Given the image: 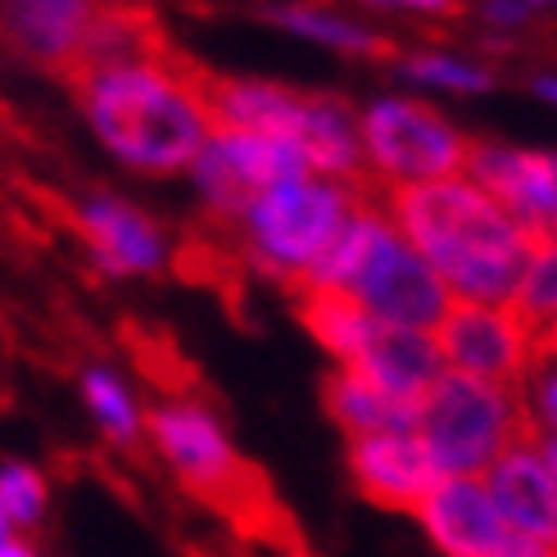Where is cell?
I'll list each match as a JSON object with an SVG mask.
<instances>
[{
	"instance_id": "cell-1",
	"label": "cell",
	"mask_w": 557,
	"mask_h": 557,
	"mask_svg": "<svg viewBox=\"0 0 557 557\" xmlns=\"http://www.w3.org/2000/svg\"><path fill=\"white\" fill-rule=\"evenodd\" d=\"M73 87L96 141L132 173H190L213 136L205 73L173 60L169 50H141L82 69Z\"/></svg>"
},
{
	"instance_id": "cell-2",
	"label": "cell",
	"mask_w": 557,
	"mask_h": 557,
	"mask_svg": "<svg viewBox=\"0 0 557 557\" xmlns=\"http://www.w3.org/2000/svg\"><path fill=\"white\" fill-rule=\"evenodd\" d=\"M381 205L440 276V286L454 295V304L512 299L535 240L467 173L412 190H389Z\"/></svg>"
},
{
	"instance_id": "cell-3",
	"label": "cell",
	"mask_w": 557,
	"mask_h": 557,
	"mask_svg": "<svg viewBox=\"0 0 557 557\" xmlns=\"http://www.w3.org/2000/svg\"><path fill=\"white\" fill-rule=\"evenodd\" d=\"M309 290L345 295L381 326L431 331V336L454 309V295L440 286V276L426 268V259L408 245V236L395 227L385 205L372 200L354 213V222L318 268Z\"/></svg>"
},
{
	"instance_id": "cell-4",
	"label": "cell",
	"mask_w": 557,
	"mask_h": 557,
	"mask_svg": "<svg viewBox=\"0 0 557 557\" xmlns=\"http://www.w3.org/2000/svg\"><path fill=\"white\" fill-rule=\"evenodd\" d=\"M363 195L368 190H354L326 177H299L263 190L240 213V240L249 263L268 272L272 282L304 295L354 222V213L368 205Z\"/></svg>"
},
{
	"instance_id": "cell-5",
	"label": "cell",
	"mask_w": 557,
	"mask_h": 557,
	"mask_svg": "<svg viewBox=\"0 0 557 557\" xmlns=\"http://www.w3.org/2000/svg\"><path fill=\"white\" fill-rule=\"evenodd\" d=\"M531 435L521 389L444 372L417 404V440L444 476H485L512 444Z\"/></svg>"
},
{
	"instance_id": "cell-6",
	"label": "cell",
	"mask_w": 557,
	"mask_h": 557,
	"mask_svg": "<svg viewBox=\"0 0 557 557\" xmlns=\"http://www.w3.org/2000/svg\"><path fill=\"white\" fill-rule=\"evenodd\" d=\"M358 132H363L368 182H376L385 195L467 173L471 136H462L435 104L417 96H376L358 114Z\"/></svg>"
},
{
	"instance_id": "cell-7",
	"label": "cell",
	"mask_w": 557,
	"mask_h": 557,
	"mask_svg": "<svg viewBox=\"0 0 557 557\" xmlns=\"http://www.w3.org/2000/svg\"><path fill=\"white\" fill-rule=\"evenodd\" d=\"M146 435L154 444V454L173 467V476L200 494L205 504L232 512V517H259L268 508L263 481L245 467L236 454L232 435L222 431V422L195 399H169L154 412H146Z\"/></svg>"
},
{
	"instance_id": "cell-8",
	"label": "cell",
	"mask_w": 557,
	"mask_h": 557,
	"mask_svg": "<svg viewBox=\"0 0 557 557\" xmlns=\"http://www.w3.org/2000/svg\"><path fill=\"white\" fill-rule=\"evenodd\" d=\"M313 177L309 159L286 136H259V132H232L213 127L209 146L190 163V182L213 218L240 222V213L259 200L263 190Z\"/></svg>"
},
{
	"instance_id": "cell-9",
	"label": "cell",
	"mask_w": 557,
	"mask_h": 557,
	"mask_svg": "<svg viewBox=\"0 0 557 557\" xmlns=\"http://www.w3.org/2000/svg\"><path fill=\"white\" fill-rule=\"evenodd\" d=\"M435 345L444 372L476 376L490 385L521 389L540 358V336L525 326L508 304H454L440 322Z\"/></svg>"
},
{
	"instance_id": "cell-10",
	"label": "cell",
	"mask_w": 557,
	"mask_h": 557,
	"mask_svg": "<svg viewBox=\"0 0 557 557\" xmlns=\"http://www.w3.org/2000/svg\"><path fill=\"white\" fill-rule=\"evenodd\" d=\"M467 177L531 240H557V150L471 141Z\"/></svg>"
},
{
	"instance_id": "cell-11",
	"label": "cell",
	"mask_w": 557,
	"mask_h": 557,
	"mask_svg": "<svg viewBox=\"0 0 557 557\" xmlns=\"http://www.w3.org/2000/svg\"><path fill=\"white\" fill-rule=\"evenodd\" d=\"M417 521L440 557H504L521 540L498 512L485 476H444Z\"/></svg>"
},
{
	"instance_id": "cell-12",
	"label": "cell",
	"mask_w": 557,
	"mask_h": 557,
	"mask_svg": "<svg viewBox=\"0 0 557 557\" xmlns=\"http://www.w3.org/2000/svg\"><path fill=\"white\" fill-rule=\"evenodd\" d=\"M73 227L104 276H154L169 263L163 227L146 209L119 200V195H87V200H77Z\"/></svg>"
},
{
	"instance_id": "cell-13",
	"label": "cell",
	"mask_w": 557,
	"mask_h": 557,
	"mask_svg": "<svg viewBox=\"0 0 557 557\" xmlns=\"http://www.w3.org/2000/svg\"><path fill=\"white\" fill-rule=\"evenodd\" d=\"M349 476L368 504L417 517L431 490L444 481V471L426 454V444L417 440V431H395V435L349 440Z\"/></svg>"
},
{
	"instance_id": "cell-14",
	"label": "cell",
	"mask_w": 557,
	"mask_h": 557,
	"mask_svg": "<svg viewBox=\"0 0 557 557\" xmlns=\"http://www.w3.org/2000/svg\"><path fill=\"white\" fill-rule=\"evenodd\" d=\"M485 485L494 494L498 512H504V521L521 540L557 553V476L544 467L531 435L512 444V449L485 471Z\"/></svg>"
},
{
	"instance_id": "cell-15",
	"label": "cell",
	"mask_w": 557,
	"mask_h": 557,
	"mask_svg": "<svg viewBox=\"0 0 557 557\" xmlns=\"http://www.w3.org/2000/svg\"><path fill=\"white\" fill-rule=\"evenodd\" d=\"M205 96L213 127L232 132H259V136H286L299 146L304 119H309V96H299L282 82H249V77H209Z\"/></svg>"
},
{
	"instance_id": "cell-16",
	"label": "cell",
	"mask_w": 557,
	"mask_h": 557,
	"mask_svg": "<svg viewBox=\"0 0 557 557\" xmlns=\"http://www.w3.org/2000/svg\"><path fill=\"white\" fill-rule=\"evenodd\" d=\"M345 372L368 376L372 385H381L385 395H395L404 404H422L426 389L444 376V358H440V345L431 331L381 326L368 354L358 358V368H345Z\"/></svg>"
},
{
	"instance_id": "cell-17",
	"label": "cell",
	"mask_w": 557,
	"mask_h": 557,
	"mask_svg": "<svg viewBox=\"0 0 557 557\" xmlns=\"http://www.w3.org/2000/svg\"><path fill=\"white\" fill-rule=\"evenodd\" d=\"M326 412L349 440L417 431V404L385 395L381 385H372L358 372H345V368H336L326 376Z\"/></svg>"
},
{
	"instance_id": "cell-18",
	"label": "cell",
	"mask_w": 557,
	"mask_h": 557,
	"mask_svg": "<svg viewBox=\"0 0 557 557\" xmlns=\"http://www.w3.org/2000/svg\"><path fill=\"white\" fill-rule=\"evenodd\" d=\"M299 318L309 326V336L336 358V368H358V358L376 341L381 322L363 313L354 299L331 295V290H304L299 295Z\"/></svg>"
},
{
	"instance_id": "cell-19",
	"label": "cell",
	"mask_w": 557,
	"mask_h": 557,
	"mask_svg": "<svg viewBox=\"0 0 557 557\" xmlns=\"http://www.w3.org/2000/svg\"><path fill=\"white\" fill-rule=\"evenodd\" d=\"M268 18L304 41L341 50V54H385V37L354 14H336L322 5H282V10H268Z\"/></svg>"
},
{
	"instance_id": "cell-20",
	"label": "cell",
	"mask_w": 557,
	"mask_h": 557,
	"mask_svg": "<svg viewBox=\"0 0 557 557\" xmlns=\"http://www.w3.org/2000/svg\"><path fill=\"white\" fill-rule=\"evenodd\" d=\"M82 399H87V412H91V422L100 426L104 440H114L127 449V444H136L146 435V412H141L132 385L119 372L87 368L82 372Z\"/></svg>"
},
{
	"instance_id": "cell-21",
	"label": "cell",
	"mask_w": 557,
	"mask_h": 557,
	"mask_svg": "<svg viewBox=\"0 0 557 557\" xmlns=\"http://www.w3.org/2000/svg\"><path fill=\"white\" fill-rule=\"evenodd\" d=\"M508 309L544 336V331L557 322V240H535L531 245V259L521 268V282L508 299Z\"/></svg>"
},
{
	"instance_id": "cell-22",
	"label": "cell",
	"mask_w": 557,
	"mask_h": 557,
	"mask_svg": "<svg viewBox=\"0 0 557 557\" xmlns=\"http://www.w3.org/2000/svg\"><path fill=\"white\" fill-rule=\"evenodd\" d=\"M399 73L412 87H435V91H454V96H481L494 87V73L476 60H467L458 50H417L399 60Z\"/></svg>"
},
{
	"instance_id": "cell-23",
	"label": "cell",
	"mask_w": 557,
	"mask_h": 557,
	"mask_svg": "<svg viewBox=\"0 0 557 557\" xmlns=\"http://www.w3.org/2000/svg\"><path fill=\"white\" fill-rule=\"evenodd\" d=\"M50 504V485L37 467L27 462H0V521L10 531H33V525L46 517Z\"/></svg>"
},
{
	"instance_id": "cell-24",
	"label": "cell",
	"mask_w": 557,
	"mask_h": 557,
	"mask_svg": "<svg viewBox=\"0 0 557 557\" xmlns=\"http://www.w3.org/2000/svg\"><path fill=\"white\" fill-rule=\"evenodd\" d=\"M521 404H525V422L531 435L557 440V354H540L531 376L521 381Z\"/></svg>"
},
{
	"instance_id": "cell-25",
	"label": "cell",
	"mask_w": 557,
	"mask_h": 557,
	"mask_svg": "<svg viewBox=\"0 0 557 557\" xmlns=\"http://www.w3.org/2000/svg\"><path fill=\"white\" fill-rule=\"evenodd\" d=\"M481 18H485L490 27H521V23L535 18V5H485Z\"/></svg>"
},
{
	"instance_id": "cell-26",
	"label": "cell",
	"mask_w": 557,
	"mask_h": 557,
	"mask_svg": "<svg viewBox=\"0 0 557 557\" xmlns=\"http://www.w3.org/2000/svg\"><path fill=\"white\" fill-rule=\"evenodd\" d=\"M535 440V449H540V458H544V467L557 476V440H548V435H531Z\"/></svg>"
},
{
	"instance_id": "cell-27",
	"label": "cell",
	"mask_w": 557,
	"mask_h": 557,
	"mask_svg": "<svg viewBox=\"0 0 557 557\" xmlns=\"http://www.w3.org/2000/svg\"><path fill=\"white\" fill-rule=\"evenodd\" d=\"M504 557H557L553 548H544V544H531V540H517L512 544V553H504Z\"/></svg>"
},
{
	"instance_id": "cell-28",
	"label": "cell",
	"mask_w": 557,
	"mask_h": 557,
	"mask_svg": "<svg viewBox=\"0 0 557 557\" xmlns=\"http://www.w3.org/2000/svg\"><path fill=\"white\" fill-rule=\"evenodd\" d=\"M535 96H540V100H548V104L557 109V73H544V77H535Z\"/></svg>"
},
{
	"instance_id": "cell-29",
	"label": "cell",
	"mask_w": 557,
	"mask_h": 557,
	"mask_svg": "<svg viewBox=\"0 0 557 557\" xmlns=\"http://www.w3.org/2000/svg\"><path fill=\"white\" fill-rule=\"evenodd\" d=\"M0 557H37V548H33V544H27L23 535H10V544H5V548H0Z\"/></svg>"
},
{
	"instance_id": "cell-30",
	"label": "cell",
	"mask_w": 557,
	"mask_h": 557,
	"mask_svg": "<svg viewBox=\"0 0 557 557\" xmlns=\"http://www.w3.org/2000/svg\"><path fill=\"white\" fill-rule=\"evenodd\" d=\"M540 354H557V322L540 336Z\"/></svg>"
},
{
	"instance_id": "cell-31",
	"label": "cell",
	"mask_w": 557,
	"mask_h": 557,
	"mask_svg": "<svg viewBox=\"0 0 557 557\" xmlns=\"http://www.w3.org/2000/svg\"><path fill=\"white\" fill-rule=\"evenodd\" d=\"M10 535H14V531H10V525H5V521H0V548H5V544H10Z\"/></svg>"
}]
</instances>
